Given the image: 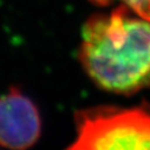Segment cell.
I'll return each mask as SVG.
<instances>
[{
  "label": "cell",
  "instance_id": "6da1fadb",
  "mask_svg": "<svg viewBox=\"0 0 150 150\" xmlns=\"http://www.w3.org/2000/svg\"><path fill=\"white\" fill-rule=\"evenodd\" d=\"M81 60L102 89L130 95L150 86V20L125 5L89 18L82 31Z\"/></svg>",
  "mask_w": 150,
  "mask_h": 150
},
{
  "label": "cell",
  "instance_id": "7a4b0ae2",
  "mask_svg": "<svg viewBox=\"0 0 150 150\" xmlns=\"http://www.w3.org/2000/svg\"><path fill=\"white\" fill-rule=\"evenodd\" d=\"M77 137L66 150H150V111L99 106L76 115Z\"/></svg>",
  "mask_w": 150,
  "mask_h": 150
},
{
  "label": "cell",
  "instance_id": "3957f363",
  "mask_svg": "<svg viewBox=\"0 0 150 150\" xmlns=\"http://www.w3.org/2000/svg\"><path fill=\"white\" fill-rule=\"evenodd\" d=\"M42 131L39 111L17 89L0 97V145L11 150H27Z\"/></svg>",
  "mask_w": 150,
  "mask_h": 150
},
{
  "label": "cell",
  "instance_id": "277c9868",
  "mask_svg": "<svg viewBox=\"0 0 150 150\" xmlns=\"http://www.w3.org/2000/svg\"><path fill=\"white\" fill-rule=\"evenodd\" d=\"M90 1L99 6H108L111 3H115L116 0H90ZM120 1L137 16L150 20V0H120Z\"/></svg>",
  "mask_w": 150,
  "mask_h": 150
}]
</instances>
